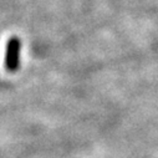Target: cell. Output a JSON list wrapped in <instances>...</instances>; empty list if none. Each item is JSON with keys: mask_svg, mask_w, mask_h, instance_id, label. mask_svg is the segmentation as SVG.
Wrapping results in <instances>:
<instances>
[{"mask_svg": "<svg viewBox=\"0 0 158 158\" xmlns=\"http://www.w3.org/2000/svg\"><path fill=\"white\" fill-rule=\"evenodd\" d=\"M20 54H21V40L18 36H11L5 46L4 66L9 72H16L20 67Z\"/></svg>", "mask_w": 158, "mask_h": 158, "instance_id": "obj_1", "label": "cell"}]
</instances>
